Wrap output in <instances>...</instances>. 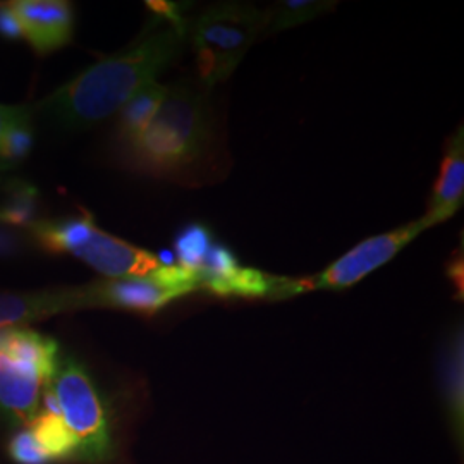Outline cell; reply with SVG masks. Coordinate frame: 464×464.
Masks as SVG:
<instances>
[{"instance_id": "1", "label": "cell", "mask_w": 464, "mask_h": 464, "mask_svg": "<svg viewBox=\"0 0 464 464\" xmlns=\"http://www.w3.org/2000/svg\"><path fill=\"white\" fill-rule=\"evenodd\" d=\"M153 9L162 21H157L151 32L133 47L86 67L50 93L38 105L44 116L63 128H90L117 114L134 93L157 82L186 49L189 21L172 4H155Z\"/></svg>"}, {"instance_id": "2", "label": "cell", "mask_w": 464, "mask_h": 464, "mask_svg": "<svg viewBox=\"0 0 464 464\" xmlns=\"http://www.w3.org/2000/svg\"><path fill=\"white\" fill-rule=\"evenodd\" d=\"M208 90L176 84L149 128L131 143L134 166L155 176H170L195 164L210 143L212 119Z\"/></svg>"}, {"instance_id": "3", "label": "cell", "mask_w": 464, "mask_h": 464, "mask_svg": "<svg viewBox=\"0 0 464 464\" xmlns=\"http://www.w3.org/2000/svg\"><path fill=\"white\" fill-rule=\"evenodd\" d=\"M30 229L34 241L45 251L76 256L109 279L145 277L162 266L151 251L102 231L88 212L55 220H36Z\"/></svg>"}, {"instance_id": "4", "label": "cell", "mask_w": 464, "mask_h": 464, "mask_svg": "<svg viewBox=\"0 0 464 464\" xmlns=\"http://www.w3.org/2000/svg\"><path fill=\"white\" fill-rule=\"evenodd\" d=\"M268 11L245 4H217L189 23L188 44L197 55L199 82L205 90L226 82L239 66L255 40L266 34Z\"/></svg>"}, {"instance_id": "5", "label": "cell", "mask_w": 464, "mask_h": 464, "mask_svg": "<svg viewBox=\"0 0 464 464\" xmlns=\"http://www.w3.org/2000/svg\"><path fill=\"white\" fill-rule=\"evenodd\" d=\"M52 389L61 415L76 444V458L86 464L107 463L114 454L112 431L99 389L74 358L59 362Z\"/></svg>"}, {"instance_id": "6", "label": "cell", "mask_w": 464, "mask_h": 464, "mask_svg": "<svg viewBox=\"0 0 464 464\" xmlns=\"http://www.w3.org/2000/svg\"><path fill=\"white\" fill-rule=\"evenodd\" d=\"M86 306H109L141 315H155L176 299L199 291L198 277L179 266H159L145 277L109 279L83 285Z\"/></svg>"}, {"instance_id": "7", "label": "cell", "mask_w": 464, "mask_h": 464, "mask_svg": "<svg viewBox=\"0 0 464 464\" xmlns=\"http://www.w3.org/2000/svg\"><path fill=\"white\" fill-rule=\"evenodd\" d=\"M425 231L421 220L399 226L398 229L382 232L366 237L354 248L349 249L341 258L320 274L304 279H284L279 296H293L304 291H341L363 281L368 274L389 264L399 251L406 248L415 237ZM277 296V298H279Z\"/></svg>"}, {"instance_id": "8", "label": "cell", "mask_w": 464, "mask_h": 464, "mask_svg": "<svg viewBox=\"0 0 464 464\" xmlns=\"http://www.w3.org/2000/svg\"><path fill=\"white\" fill-rule=\"evenodd\" d=\"M16 14L24 40L36 53L63 49L72 38L74 9L64 0H16L7 4Z\"/></svg>"}, {"instance_id": "9", "label": "cell", "mask_w": 464, "mask_h": 464, "mask_svg": "<svg viewBox=\"0 0 464 464\" xmlns=\"http://www.w3.org/2000/svg\"><path fill=\"white\" fill-rule=\"evenodd\" d=\"M2 337V334H0ZM47 381L36 368L0 349V413L17 425H30L38 415Z\"/></svg>"}, {"instance_id": "10", "label": "cell", "mask_w": 464, "mask_h": 464, "mask_svg": "<svg viewBox=\"0 0 464 464\" xmlns=\"http://www.w3.org/2000/svg\"><path fill=\"white\" fill-rule=\"evenodd\" d=\"M464 201V133L463 128L456 130L449 138L440 162L439 178L433 186L429 208L421 217L427 229L449 220L463 207Z\"/></svg>"}, {"instance_id": "11", "label": "cell", "mask_w": 464, "mask_h": 464, "mask_svg": "<svg viewBox=\"0 0 464 464\" xmlns=\"http://www.w3.org/2000/svg\"><path fill=\"white\" fill-rule=\"evenodd\" d=\"M83 308L80 287L34 293H0V331L17 329L61 312Z\"/></svg>"}, {"instance_id": "12", "label": "cell", "mask_w": 464, "mask_h": 464, "mask_svg": "<svg viewBox=\"0 0 464 464\" xmlns=\"http://www.w3.org/2000/svg\"><path fill=\"white\" fill-rule=\"evenodd\" d=\"M26 429L34 433V440L45 450L52 463H64L76 458V444L63 420L52 383L44 392L38 415Z\"/></svg>"}, {"instance_id": "13", "label": "cell", "mask_w": 464, "mask_h": 464, "mask_svg": "<svg viewBox=\"0 0 464 464\" xmlns=\"http://www.w3.org/2000/svg\"><path fill=\"white\" fill-rule=\"evenodd\" d=\"M440 383L449 420L456 437L463 439L464 339L463 327H454L440 356Z\"/></svg>"}, {"instance_id": "14", "label": "cell", "mask_w": 464, "mask_h": 464, "mask_svg": "<svg viewBox=\"0 0 464 464\" xmlns=\"http://www.w3.org/2000/svg\"><path fill=\"white\" fill-rule=\"evenodd\" d=\"M167 90V84L159 82L149 83L138 93H134L117 112V133L122 141L128 143V147L149 128L151 119L159 112L162 102L166 99Z\"/></svg>"}, {"instance_id": "15", "label": "cell", "mask_w": 464, "mask_h": 464, "mask_svg": "<svg viewBox=\"0 0 464 464\" xmlns=\"http://www.w3.org/2000/svg\"><path fill=\"white\" fill-rule=\"evenodd\" d=\"M335 2L322 0H284L268 9L266 34H279L332 11Z\"/></svg>"}, {"instance_id": "16", "label": "cell", "mask_w": 464, "mask_h": 464, "mask_svg": "<svg viewBox=\"0 0 464 464\" xmlns=\"http://www.w3.org/2000/svg\"><path fill=\"white\" fill-rule=\"evenodd\" d=\"M38 193L34 186L16 183L11 186L7 197L0 203V226L32 227L36 216Z\"/></svg>"}, {"instance_id": "17", "label": "cell", "mask_w": 464, "mask_h": 464, "mask_svg": "<svg viewBox=\"0 0 464 464\" xmlns=\"http://www.w3.org/2000/svg\"><path fill=\"white\" fill-rule=\"evenodd\" d=\"M214 241L216 239L212 236V231L207 226L198 222L184 226L174 239V249L178 255L176 266L197 276L199 266L203 262V256Z\"/></svg>"}, {"instance_id": "18", "label": "cell", "mask_w": 464, "mask_h": 464, "mask_svg": "<svg viewBox=\"0 0 464 464\" xmlns=\"http://www.w3.org/2000/svg\"><path fill=\"white\" fill-rule=\"evenodd\" d=\"M34 149L32 114L11 124L0 140V162L16 164L28 157Z\"/></svg>"}, {"instance_id": "19", "label": "cell", "mask_w": 464, "mask_h": 464, "mask_svg": "<svg viewBox=\"0 0 464 464\" xmlns=\"http://www.w3.org/2000/svg\"><path fill=\"white\" fill-rule=\"evenodd\" d=\"M7 452L16 464H52L45 450L34 440L30 429L19 431L11 439Z\"/></svg>"}, {"instance_id": "20", "label": "cell", "mask_w": 464, "mask_h": 464, "mask_svg": "<svg viewBox=\"0 0 464 464\" xmlns=\"http://www.w3.org/2000/svg\"><path fill=\"white\" fill-rule=\"evenodd\" d=\"M0 36L9 38V40L24 38V32L21 28L19 19L7 4L0 5Z\"/></svg>"}, {"instance_id": "21", "label": "cell", "mask_w": 464, "mask_h": 464, "mask_svg": "<svg viewBox=\"0 0 464 464\" xmlns=\"http://www.w3.org/2000/svg\"><path fill=\"white\" fill-rule=\"evenodd\" d=\"M30 114H32V109H28L24 105H2L0 103V140L11 124H14L19 119L30 116Z\"/></svg>"}, {"instance_id": "22", "label": "cell", "mask_w": 464, "mask_h": 464, "mask_svg": "<svg viewBox=\"0 0 464 464\" xmlns=\"http://www.w3.org/2000/svg\"><path fill=\"white\" fill-rule=\"evenodd\" d=\"M21 245V237L5 226H0V255H13Z\"/></svg>"}]
</instances>
